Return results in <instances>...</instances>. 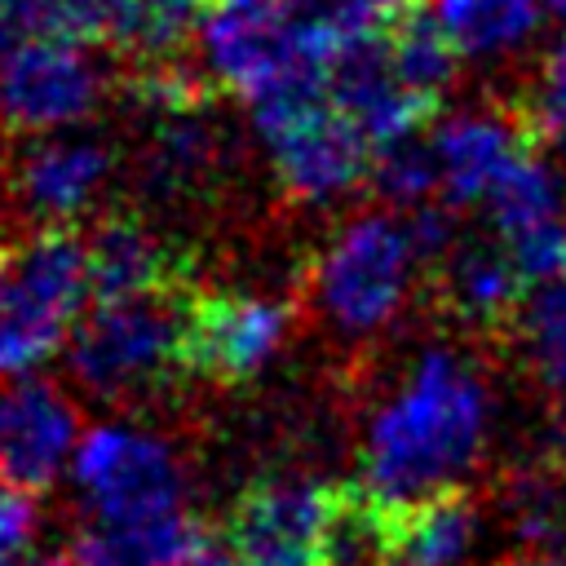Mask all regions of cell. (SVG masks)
Instances as JSON below:
<instances>
[{"label":"cell","mask_w":566,"mask_h":566,"mask_svg":"<svg viewBox=\"0 0 566 566\" xmlns=\"http://www.w3.org/2000/svg\"><path fill=\"white\" fill-rule=\"evenodd\" d=\"M486 442V394L473 367L447 349L416 358L398 394L371 416L363 442V486L385 504L460 486Z\"/></svg>","instance_id":"1"},{"label":"cell","mask_w":566,"mask_h":566,"mask_svg":"<svg viewBox=\"0 0 566 566\" xmlns=\"http://www.w3.org/2000/svg\"><path fill=\"white\" fill-rule=\"evenodd\" d=\"M429 9L455 44V53L473 57L517 44L535 27L544 0H429Z\"/></svg>","instance_id":"17"},{"label":"cell","mask_w":566,"mask_h":566,"mask_svg":"<svg viewBox=\"0 0 566 566\" xmlns=\"http://www.w3.org/2000/svg\"><path fill=\"white\" fill-rule=\"evenodd\" d=\"M526 340H531V363L539 371V380L557 394H566V283L544 287L526 314Z\"/></svg>","instance_id":"21"},{"label":"cell","mask_w":566,"mask_h":566,"mask_svg":"<svg viewBox=\"0 0 566 566\" xmlns=\"http://www.w3.org/2000/svg\"><path fill=\"white\" fill-rule=\"evenodd\" d=\"M88 310V252L71 226H44L18 256L0 305V380L40 367Z\"/></svg>","instance_id":"3"},{"label":"cell","mask_w":566,"mask_h":566,"mask_svg":"<svg viewBox=\"0 0 566 566\" xmlns=\"http://www.w3.org/2000/svg\"><path fill=\"white\" fill-rule=\"evenodd\" d=\"M389 53H394V66H398L402 84L416 88V93H424V97H433V102L447 93V84L455 80V66H460V53L447 40V31L438 27L429 0H420L389 31Z\"/></svg>","instance_id":"19"},{"label":"cell","mask_w":566,"mask_h":566,"mask_svg":"<svg viewBox=\"0 0 566 566\" xmlns=\"http://www.w3.org/2000/svg\"><path fill=\"white\" fill-rule=\"evenodd\" d=\"M84 252H88V305L190 287L186 256H177L159 234H150L133 217L97 221L93 234H84Z\"/></svg>","instance_id":"12"},{"label":"cell","mask_w":566,"mask_h":566,"mask_svg":"<svg viewBox=\"0 0 566 566\" xmlns=\"http://www.w3.org/2000/svg\"><path fill=\"white\" fill-rule=\"evenodd\" d=\"M71 451H80V416L53 385H0V482L35 495L57 482Z\"/></svg>","instance_id":"10"},{"label":"cell","mask_w":566,"mask_h":566,"mask_svg":"<svg viewBox=\"0 0 566 566\" xmlns=\"http://www.w3.org/2000/svg\"><path fill=\"white\" fill-rule=\"evenodd\" d=\"M433 146L442 168V203L464 208L486 199L491 181L522 146H539V142L531 137L522 111H509V115L491 111V115H460L442 124L433 133Z\"/></svg>","instance_id":"14"},{"label":"cell","mask_w":566,"mask_h":566,"mask_svg":"<svg viewBox=\"0 0 566 566\" xmlns=\"http://www.w3.org/2000/svg\"><path fill=\"white\" fill-rule=\"evenodd\" d=\"M509 522L522 544L557 548L566 544V464L535 460L509 478Z\"/></svg>","instance_id":"18"},{"label":"cell","mask_w":566,"mask_h":566,"mask_svg":"<svg viewBox=\"0 0 566 566\" xmlns=\"http://www.w3.org/2000/svg\"><path fill=\"white\" fill-rule=\"evenodd\" d=\"M128 0H40L49 31L75 44H115Z\"/></svg>","instance_id":"22"},{"label":"cell","mask_w":566,"mask_h":566,"mask_svg":"<svg viewBox=\"0 0 566 566\" xmlns=\"http://www.w3.org/2000/svg\"><path fill=\"white\" fill-rule=\"evenodd\" d=\"M478 535V504L464 486L385 504V566H460Z\"/></svg>","instance_id":"15"},{"label":"cell","mask_w":566,"mask_h":566,"mask_svg":"<svg viewBox=\"0 0 566 566\" xmlns=\"http://www.w3.org/2000/svg\"><path fill=\"white\" fill-rule=\"evenodd\" d=\"M513 566H566V553H531V557H517Z\"/></svg>","instance_id":"27"},{"label":"cell","mask_w":566,"mask_h":566,"mask_svg":"<svg viewBox=\"0 0 566 566\" xmlns=\"http://www.w3.org/2000/svg\"><path fill=\"white\" fill-rule=\"evenodd\" d=\"M186 305L190 287L88 305L71 332L80 385L102 398H142L186 376Z\"/></svg>","instance_id":"2"},{"label":"cell","mask_w":566,"mask_h":566,"mask_svg":"<svg viewBox=\"0 0 566 566\" xmlns=\"http://www.w3.org/2000/svg\"><path fill=\"white\" fill-rule=\"evenodd\" d=\"M526 283H566V221H544L517 239H509Z\"/></svg>","instance_id":"23"},{"label":"cell","mask_w":566,"mask_h":566,"mask_svg":"<svg viewBox=\"0 0 566 566\" xmlns=\"http://www.w3.org/2000/svg\"><path fill=\"white\" fill-rule=\"evenodd\" d=\"M35 40H53L40 0H0V66Z\"/></svg>","instance_id":"25"},{"label":"cell","mask_w":566,"mask_h":566,"mask_svg":"<svg viewBox=\"0 0 566 566\" xmlns=\"http://www.w3.org/2000/svg\"><path fill=\"white\" fill-rule=\"evenodd\" d=\"M75 482L88 495L93 522L111 531L146 526L181 513V469L177 455L128 424H97L75 451Z\"/></svg>","instance_id":"5"},{"label":"cell","mask_w":566,"mask_h":566,"mask_svg":"<svg viewBox=\"0 0 566 566\" xmlns=\"http://www.w3.org/2000/svg\"><path fill=\"white\" fill-rule=\"evenodd\" d=\"M292 327V310L279 296L217 287L190 292L186 305V376L239 385L256 376Z\"/></svg>","instance_id":"7"},{"label":"cell","mask_w":566,"mask_h":566,"mask_svg":"<svg viewBox=\"0 0 566 566\" xmlns=\"http://www.w3.org/2000/svg\"><path fill=\"white\" fill-rule=\"evenodd\" d=\"M522 119L539 146L553 137H566V35L557 40V49L544 66V84H539L535 102L522 106Z\"/></svg>","instance_id":"24"},{"label":"cell","mask_w":566,"mask_h":566,"mask_svg":"<svg viewBox=\"0 0 566 566\" xmlns=\"http://www.w3.org/2000/svg\"><path fill=\"white\" fill-rule=\"evenodd\" d=\"M486 212L504 239H517L544 221H557V186L539 159V146H522L486 190Z\"/></svg>","instance_id":"16"},{"label":"cell","mask_w":566,"mask_h":566,"mask_svg":"<svg viewBox=\"0 0 566 566\" xmlns=\"http://www.w3.org/2000/svg\"><path fill=\"white\" fill-rule=\"evenodd\" d=\"M416 265L420 261L407 221L389 212H367L349 221L318 256L314 296L336 327L376 332L402 310Z\"/></svg>","instance_id":"4"},{"label":"cell","mask_w":566,"mask_h":566,"mask_svg":"<svg viewBox=\"0 0 566 566\" xmlns=\"http://www.w3.org/2000/svg\"><path fill=\"white\" fill-rule=\"evenodd\" d=\"M429 133V128H424ZM402 137L394 146H380L376 150V164H371V186L398 203V208H420L429 203V195L442 186V168H438V146L433 137Z\"/></svg>","instance_id":"20"},{"label":"cell","mask_w":566,"mask_h":566,"mask_svg":"<svg viewBox=\"0 0 566 566\" xmlns=\"http://www.w3.org/2000/svg\"><path fill=\"white\" fill-rule=\"evenodd\" d=\"M35 566H80L75 557H44V562H35Z\"/></svg>","instance_id":"30"},{"label":"cell","mask_w":566,"mask_h":566,"mask_svg":"<svg viewBox=\"0 0 566 566\" xmlns=\"http://www.w3.org/2000/svg\"><path fill=\"white\" fill-rule=\"evenodd\" d=\"M35 535V504L27 491L0 482V566H13Z\"/></svg>","instance_id":"26"},{"label":"cell","mask_w":566,"mask_h":566,"mask_svg":"<svg viewBox=\"0 0 566 566\" xmlns=\"http://www.w3.org/2000/svg\"><path fill=\"white\" fill-rule=\"evenodd\" d=\"M336 482L261 478L226 517V553L239 566H318Z\"/></svg>","instance_id":"6"},{"label":"cell","mask_w":566,"mask_h":566,"mask_svg":"<svg viewBox=\"0 0 566 566\" xmlns=\"http://www.w3.org/2000/svg\"><path fill=\"white\" fill-rule=\"evenodd\" d=\"M199 566H239V562H234V557H230V553H226V548H208V553H203V562H199Z\"/></svg>","instance_id":"29"},{"label":"cell","mask_w":566,"mask_h":566,"mask_svg":"<svg viewBox=\"0 0 566 566\" xmlns=\"http://www.w3.org/2000/svg\"><path fill=\"white\" fill-rule=\"evenodd\" d=\"M442 310L478 332H509L526 314V274L509 239L460 234L442 265L429 274Z\"/></svg>","instance_id":"11"},{"label":"cell","mask_w":566,"mask_h":566,"mask_svg":"<svg viewBox=\"0 0 566 566\" xmlns=\"http://www.w3.org/2000/svg\"><path fill=\"white\" fill-rule=\"evenodd\" d=\"M261 137L270 146L279 186L301 203H327L354 190L371 177L376 164V146L336 102H314L283 119H270L261 124Z\"/></svg>","instance_id":"8"},{"label":"cell","mask_w":566,"mask_h":566,"mask_svg":"<svg viewBox=\"0 0 566 566\" xmlns=\"http://www.w3.org/2000/svg\"><path fill=\"white\" fill-rule=\"evenodd\" d=\"M106 172H111V155L97 142L49 137V142H35L18 159L13 190H18L22 208L31 217H40L44 226H71L93 203Z\"/></svg>","instance_id":"13"},{"label":"cell","mask_w":566,"mask_h":566,"mask_svg":"<svg viewBox=\"0 0 566 566\" xmlns=\"http://www.w3.org/2000/svg\"><path fill=\"white\" fill-rule=\"evenodd\" d=\"M102 93L97 66L75 40H35L0 66V124L13 133H49L93 111Z\"/></svg>","instance_id":"9"},{"label":"cell","mask_w":566,"mask_h":566,"mask_svg":"<svg viewBox=\"0 0 566 566\" xmlns=\"http://www.w3.org/2000/svg\"><path fill=\"white\" fill-rule=\"evenodd\" d=\"M9 279H13V256L0 252V305H4V296H9Z\"/></svg>","instance_id":"28"}]
</instances>
